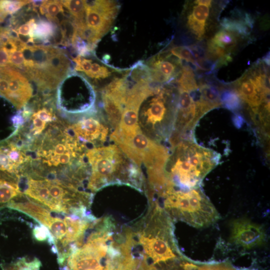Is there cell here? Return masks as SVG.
<instances>
[{"label":"cell","mask_w":270,"mask_h":270,"mask_svg":"<svg viewBox=\"0 0 270 270\" xmlns=\"http://www.w3.org/2000/svg\"><path fill=\"white\" fill-rule=\"evenodd\" d=\"M220 154L192 140L180 142L164 168V190H186L200 187L204 176L218 164Z\"/></svg>","instance_id":"6da1fadb"},{"label":"cell","mask_w":270,"mask_h":270,"mask_svg":"<svg viewBox=\"0 0 270 270\" xmlns=\"http://www.w3.org/2000/svg\"><path fill=\"white\" fill-rule=\"evenodd\" d=\"M178 102L176 86L170 84L152 83L138 108V124L141 132L160 144L169 140L174 128Z\"/></svg>","instance_id":"7a4b0ae2"},{"label":"cell","mask_w":270,"mask_h":270,"mask_svg":"<svg viewBox=\"0 0 270 270\" xmlns=\"http://www.w3.org/2000/svg\"><path fill=\"white\" fill-rule=\"evenodd\" d=\"M86 158L90 170L88 188L92 192L112 184H126L136 187L142 184L138 166L131 164L129 158L116 146L91 148L86 151Z\"/></svg>","instance_id":"3957f363"},{"label":"cell","mask_w":270,"mask_h":270,"mask_svg":"<svg viewBox=\"0 0 270 270\" xmlns=\"http://www.w3.org/2000/svg\"><path fill=\"white\" fill-rule=\"evenodd\" d=\"M24 194L50 210L65 214L86 216L91 195L62 180L41 176L27 178Z\"/></svg>","instance_id":"277c9868"},{"label":"cell","mask_w":270,"mask_h":270,"mask_svg":"<svg viewBox=\"0 0 270 270\" xmlns=\"http://www.w3.org/2000/svg\"><path fill=\"white\" fill-rule=\"evenodd\" d=\"M40 204L32 209L30 216L45 226L52 240V250L57 254L59 264L63 266L70 255L82 244L88 229L94 224L90 216L56 212Z\"/></svg>","instance_id":"5b68a950"},{"label":"cell","mask_w":270,"mask_h":270,"mask_svg":"<svg viewBox=\"0 0 270 270\" xmlns=\"http://www.w3.org/2000/svg\"><path fill=\"white\" fill-rule=\"evenodd\" d=\"M40 138L36 142V158L51 177L57 178L58 172L76 163L85 162L87 148L74 134L70 126L55 122L48 124Z\"/></svg>","instance_id":"8992f818"},{"label":"cell","mask_w":270,"mask_h":270,"mask_svg":"<svg viewBox=\"0 0 270 270\" xmlns=\"http://www.w3.org/2000/svg\"><path fill=\"white\" fill-rule=\"evenodd\" d=\"M19 50L24 58V75L46 94L56 88L70 72V59L56 46L23 44Z\"/></svg>","instance_id":"52a82bcc"},{"label":"cell","mask_w":270,"mask_h":270,"mask_svg":"<svg viewBox=\"0 0 270 270\" xmlns=\"http://www.w3.org/2000/svg\"><path fill=\"white\" fill-rule=\"evenodd\" d=\"M262 60L257 62L235 82L234 90L246 104L258 130L269 128L270 77Z\"/></svg>","instance_id":"ba28073f"},{"label":"cell","mask_w":270,"mask_h":270,"mask_svg":"<svg viewBox=\"0 0 270 270\" xmlns=\"http://www.w3.org/2000/svg\"><path fill=\"white\" fill-rule=\"evenodd\" d=\"M164 206L174 218L196 228L215 222L220 216L200 187L186 190L167 189L160 194Z\"/></svg>","instance_id":"9c48e42d"},{"label":"cell","mask_w":270,"mask_h":270,"mask_svg":"<svg viewBox=\"0 0 270 270\" xmlns=\"http://www.w3.org/2000/svg\"><path fill=\"white\" fill-rule=\"evenodd\" d=\"M152 218V224L148 230L139 234V243L142 246L144 258H150L153 264L166 262L176 257V246L172 238V226L163 210L156 208Z\"/></svg>","instance_id":"30bf717a"},{"label":"cell","mask_w":270,"mask_h":270,"mask_svg":"<svg viewBox=\"0 0 270 270\" xmlns=\"http://www.w3.org/2000/svg\"><path fill=\"white\" fill-rule=\"evenodd\" d=\"M92 232L86 244L75 250L68 257L64 270H103V258L108 254L107 242L111 234L104 226ZM62 269V270H63Z\"/></svg>","instance_id":"8fae6325"},{"label":"cell","mask_w":270,"mask_h":270,"mask_svg":"<svg viewBox=\"0 0 270 270\" xmlns=\"http://www.w3.org/2000/svg\"><path fill=\"white\" fill-rule=\"evenodd\" d=\"M85 24L100 40L110 29L120 10L115 0H84Z\"/></svg>","instance_id":"7c38bea8"},{"label":"cell","mask_w":270,"mask_h":270,"mask_svg":"<svg viewBox=\"0 0 270 270\" xmlns=\"http://www.w3.org/2000/svg\"><path fill=\"white\" fill-rule=\"evenodd\" d=\"M146 64L149 69L152 82L160 85L173 82L183 65L182 61L166 50L149 58Z\"/></svg>","instance_id":"4fadbf2b"},{"label":"cell","mask_w":270,"mask_h":270,"mask_svg":"<svg viewBox=\"0 0 270 270\" xmlns=\"http://www.w3.org/2000/svg\"><path fill=\"white\" fill-rule=\"evenodd\" d=\"M266 238L263 228L248 220L238 219L232 224L230 240L242 248L250 249L260 246Z\"/></svg>","instance_id":"5bb4252c"},{"label":"cell","mask_w":270,"mask_h":270,"mask_svg":"<svg viewBox=\"0 0 270 270\" xmlns=\"http://www.w3.org/2000/svg\"><path fill=\"white\" fill-rule=\"evenodd\" d=\"M70 127L75 136L86 146L87 144L98 146L107 140L108 128L97 116L84 117Z\"/></svg>","instance_id":"9a60e30c"},{"label":"cell","mask_w":270,"mask_h":270,"mask_svg":"<svg viewBox=\"0 0 270 270\" xmlns=\"http://www.w3.org/2000/svg\"><path fill=\"white\" fill-rule=\"evenodd\" d=\"M8 88L4 98L17 109L25 106L33 94L32 86L22 72L12 66H6Z\"/></svg>","instance_id":"2e32d148"},{"label":"cell","mask_w":270,"mask_h":270,"mask_svg":"<svg viewBox=\"0 0 270 270\" xmlns=\"http://www.w3.org/2000/svg\"><path fill=\"white\" fill-rule=\"evenodd\" d=\"M30 158L22 148L12 142L0 146V170L18 174Z\"/></svg>","instance_id":"e0dca14e"},{"label":"cell","mask_w":270,"mask_h":270,"mask_svg":"<svg viewBox=\"0 0 270 270\" xmlns=\"http://www.w3.org/2000/svg\"><path fill=\"white\" fill-rule=\"evenodd\" d=\"M212 0H196L186 17V26L188 30L201 40L206 32V26L208 18Z\"/></svg>","instance_id":"ac0fdd59"},{"label":"cell","mask_w":270,"mask_h":270,"mask_svg":"<svg viewBox=\"0 0 270 270\" xmlns=\"http://www.w3.org/2000/svg\"><path fill=\"white\" fill-rule=\"evenodd\" d=\"M198 86L200 94L198 102L203 116L208 111L222 106L220 90L216 86L206 82H200Z\"/></svg>","instance_id":"d6986e66"},{"label":"cell","mask_w":270,"mask_h":270,"mask_svg":"<svg viewBox=\"0 0 270 270\" xmlns=\"http://www.w3.org/2000/svg\"><path fill=\"white\" fill-rule=\"evenodd\" d=\"M240 37L235 32L222 29L216 32L208 41L232 54Z\"/></svg>","instance_id":"ffe728a7"},{"label":"cell","mask_w":270,"mask_h":270,"mask_svg":"<svg viewBox=\"0 0 270 270\" xmlns=\"http://www.w3.org/2000/svg\"><path fill=\"white\" fill-rule=\"evenodd\" d=\"M39 9L41 14H46L48 20L56 26L60 24V16H67L60 0H43Z\"/></svg>","instance_id":"44dd1931"},{"label":"cell","mask_w":270,"mask_h":270,"mask_svg":"<svg viewBox=\"0 0 270 270\" xmlns=\"http://www.w3.org/2000/svg\"><path fill=\"white\" fill-rule=\"evenodd\" d=\"M22 196V192L16 183L0 179V209Z\"/></svg>","instance_id":"7402d4cb"},{"label":"cell","mask_w":270,"mask_h":270,"mask_svg":"<svg viewBox=\"0 0 270 270\" xmlns=\"http://www.w3.org/2000/svg\"><path fill=\"white\" fill-rule=\"evenodd\" d=\"M74 20L76 24L85 23L84 0H60Z\"/></svg>","instance_id":"603a6c76"},{"label":"cell","mask_w":270,"mask_h":270,"mask_svg":"<svg viewBox=\"0 0 270 270\" xmlns=\"http://www.w3.org/2000/svg\"><path fill=\"white\" fill-rule=\"evenodd\" d=\"M56 26L48 21L40 20L36 22L32 32L34 39H38L44 42H49L50 39L52 38L55 32Z\"/></svg>","instance_id":"cb8c5ba5"},{"label":"cell","mask_w":270,"mask_h":270,"mask_svg":"<svg viewBox=\"0 0 270 270\" xmlns=\"http://www.w3.org/2000/svg\"><path fill=\"white\" fill-rule=\"evenodd\" d=\"M220 25L222 29L235 32L242 37H248L250 34L249 27L244 20H238L232 18H224L221 21Z\"/></svg>","instance_id":"d4e9b609"},{"label":"cell","mask_w":270,"mask_h":270,"mask_svg":"<svg viewBox=\"0 0 270 270\" xmlns=\"http://www.w3.org/2000/svg\"><path fill=\"white\" fill-rule=\"evenodd\" d=\"M31 0H0V22L10 14H14Z\"/></svg>","instance_id":"484cf974"},{"label":"cell","mask_w":270,"mask_h":270,"mask_svg":"<svg viewBox=\"0 0 270 270\" xmlns=\"http://www.w3.org/2000/svg\"><path fill=\"white\" fill-rule=\"evenodd\" d=\"M41 266L40 260L36 258H20L12 263L2 267L3 270H39Z\"/></svg>","instance_id":"4316f807"},{"label":"cell","mask_w":270,"mask_h":270,"mask_svg":"<svg viewBox=\"0 0 270 270\" xmlns=\"http://www.w3.org/2000/svg\"><path fill=\"white\" fill-rule=\"evenodd\" d=\"M166 50L182 61L190 63L196 70V62L189 46H172Z\"/></svg>","instance_id":"83f0119b"},{"label":"cell","mask_w":270,"mask_h":270,"mask_svg":"<svg viewBox=\"0 0 270 270\" xmlns=\"http://www.w3.org/2000/svg\"><path fill=\"white\" fill-rule=\"evenodd\" d=\"M222 105L230 110H236L241 106L242 101L234 90L223 91L220 94Z\"/></svg>","instance_id":"f1b7e54d"},{"label":"cell","mask_w":270,"mask_h":270,"mask_svg":"<svg viewBox=\"0 0 270 270\" xmlns=\"http://www.w3.org/2000/svg\"><path fill=\"white\" fill-rule=\"evenodd\" d=\"M183 270H236L226 264H204L198 266L186 262L182 265Z\"/></svg>","instance_id":"f546056e"},{"label":"cell","mask_w":270,"mask_h":270,"mask_svg":"<svg viewBox=\"0 0 270 270\" xmlns=\"http://www.w3.org/2000/svg\"><path fill=\"white\" fill-rule=\"evenodd\" d=\"M36 22L35 19L32 18L25 23L16 26L15 29H13L17 34L18 38L20 37L30 36L32 38V32Z\"/></svg>","instance_id":"4dcf8cb0"},{"label":"cell","mask_w":270,"mask_h":270,"mask_svg":"<svg viewBox=\"0 0 270 270\" xmlns=\"http://www.w3.org/2000/svg\"><path fill=\"white\" fill-rule=\"evenodd\" d=\"M34 238L39 241L48 240V242L52 244V240L48 228L45 226L40 224L36 226L32 230Z\"/></svg>","instance_id":"1f68e13d"},{"label":"cell","mask_w":270,"mask_h":270,"mask_svg":"<svg viewBox=\"0 0 270 270\" xmlns=\"http://www.w3.org/2000/svg\"><path fill=\"white\" fill-rule=\"evenodd\" d=\"M24 63V56L20 50H18L10 54V66L22 70Z\"/></svg>","instance_id":"d6a6232c"},{"label":"cell","mask_w":270,"mask_h":270,"mask_svg":"<svg viewBox=\"0 0 270 270\" xmlns=\"http://www.w3.org/2000/svg\"><path fill=\"white\" fill-rule=\"evenodd\" d=\"M33 114L48 124L50 122H54L56 120L55 116L53 114L52 110L44 107L38 109Z\"/></svg>","instance_id":"836d02e7"},{"label":"cell","mask_w":270,"mask_h":270,"mask_svg":"<svg viewBox=\"0 0 270 270\" xmlns=\"http://www.w3.org/2000/svg\"><path fill=\"white\" fill-rule=\"evenodd\" d=\"M32 132L34 136L39 135L46 129L47 124L36 116L32 114Z\"/></svg>","instance_id":"e575fe53"},{"label":"cell","mask_w":270,"mask_h":270,"mask_svg":"<svg viewBox=\"0 0 270 270\" xmlns=\"http://www.w3.org/2000/svg\"><path fill=\"white\" fill-rule=\"evenodd\" d=\"M10 66V54L4 47L0 48V68Z\"/></svg>","instance_id":"d590c367"}]
</instances>
